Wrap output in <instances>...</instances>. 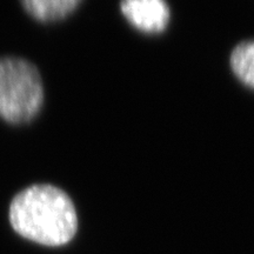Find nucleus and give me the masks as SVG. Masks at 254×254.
I'll return each mask as SVG.
<instances>
[{"label": "nucleus", "mask_w": 254, "mask_h": 254, "mask_svg": "<svg viewBox=\"0 0 254 254\" xmlns=\"http://www.w3.org/2000/svg\"><path fill=\"white\" fill-rule=\"evenodd\" d=\"M9 222L19 236L47 246L65 245L78 230L71 198L49 184H36L19 192L9 205Z\"/></svg>", "instance_id": "nucleus-1"}, {"label": "nucleus", "mask_w": 254, "mask_h": 254, "mask_svg": "<svg viewBox=\"0 0 254 254\" xmlns=\"http://www.w3.org/2000/svg\"><path fill=\"white\" fill-rule=\"evenodd\" d=\"M231 67L246 86L254 88V40L244 41L231 55Z\"/></svg>", "instance_id": "nucleus-5"}, {"label": "nucleus", "mask_w": 254, "mask_h": 254, "mask_svg": "<svg viewBox=\"0 0 254 254\" xmlns=\"http://www.w3.org/2000/svg\"><path fill=\"white\" fill-rule=\"evenodd\" d=\"M43 103V80L36 65L19 57H1L0 118L14 125L30 123Z\"/></svg>", "instance_id": "nucleus-2"}, {"label": "nucleus", "mask_w": 254, "mask_h": 254, "mask_svg": "<svg viewBox=\"0 0 254 254\" xmlns=\"http://www.w3.org/2000/svg\"><path fill=\"white\" fill-rule=\"evenodd\" d=\"M124 17L145 33H160L170 23L171 12L165 0H122Z\"/></svg>", "instance_id": "nucleus-3"}, {"label": "nucleus", "mask_w": 254, "mask_h": 254, "mask_svg": "<svg viewBox=\"0 0 254 254\" xmlns=\"http://www.w3.org/2000/svg\"><path fill=\"white\" fill-rule=\"evenodd\" d=\"M31 17L39 21H56L67 17L81 0H20Z\"/></svg>", "instance_id": "nucleus-4"}]
</instances>
